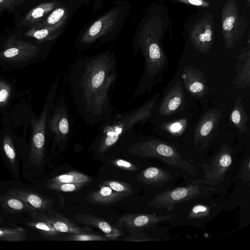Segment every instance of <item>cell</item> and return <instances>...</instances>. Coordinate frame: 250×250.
Masks as SVG:
<instances>
[{"label":"cell","instance_id":"cell-21","mask_svg":"<svg viewBox=\"0 0 250 250\" xmlns=\"http://www.w3.org/2000/svg\"><path fill=\"white\" fill-rule=\"evenodd\" d=\"M237 60L234 84L243 89L249 87L250 84V56L248 50L236 57Z\"/></svg>","mask_w":250,"mask_h":250},{"label":"cell","instance_id":"cell-27","mask_svg":"<svg viewBox=\"0 0 250 250\" xmlns=\"http://www.w3.org/2000/svg\"><path fill=\"white\" fill-rule=\"evenodd\" d=\"M92 181L91 178L88 175L80 172L72 170L68 173L55 176L48 182L67 183H88Z\"/></svg>","mask_w":250,"mask_h":250},{"label":"cell","instance_id":"cell-23","mask_svg":"<svg viewBox=\"0 0 250 250\" xmlns=\"http://www.w3.org/2000/svg\"><path fill=\"white\" fill-rule=\"evenodd\" d=\"M70 16L69 8L63 3L53 10L36 25L47 27L65 26Z\"/></svg>","mask_w":250,"mask_h":250},{"label":"cell","instance_id":"cell-38","mask_svg":"<svg viewBox=\"0 0 250 250\" xmlns=\"http://www.w3.org/2000/svg\"><path fill=\"white\" fill-rule=\"evenodd\" d=\"M123 240L131 242H143L158 241L159 240L149 237L146 235V234L140 231L130 233V235L125 238Z\"/></svg>","mask_w":250,"mask_h":250},{"label":"cell","instance_id":"cell-40","mask_svg":"<svg viewBox=\"0 0 250 250\" xmlns=\"http://www.w3.org/2000/svg\"><path fill=\"white\" fill-rule=\"evenodd\" d=\"M23 2V0H0V12L13 8L16 4Z\"/></svg>","mask_w":250,"mask_h":250},{"label":"cell","instance_id":"cell-39","mask_svg":"<svg viewBox=\"0 0 250 250\" xmlns=\"http://www.w3.org/2000/svg\"><path fill=\"white\" fill-rule=\"evenodd\" d=\"M250 160L248 157L245 161L242 168L241 177L244 182H246L250 180Z\"/></svg>","mask_w":250,"mask_h":250},{"label":"cell","instance_id":"cell-16","mask_svg":"<svg viewBox=\"0 0 250 250\" xmlns=\"http://www.w3.org/2000/svg\"><path fill=\"white\" fill-rule=\"evenodd\" d=\"M49 128L58 141H65L69 132L68 115L64 104L55 110L49 122Z\"/></svg>","mask_w":250,"mask_h":250},{"label":"cell","instance_id":"cell-2","mask_svg":"<svg viewBox=\"0 0 250 250\" xmlns=\"http://www.w3.org/2000/svg\"><path fill=\"white\" fill-rule=\"evenodd\" d=\"M159 97L158 93L155 94L140 107L107 124L103 130L98 152L101 153L105 152L128 130L136 124L147 119L151 116Z\"/></svg>","mask_w":250,"mask_h":250},{"label":"cell","instance_id":"cell-32","mask_svg":"<svg viewBox=\"0 0 250 250\" xmlns=\"http://www.w3.org/2000/svg\"><path fill=\"white\" fill-rule=\"evenodd\" d=\"M109 239L103 236L91 232L81 234H70L65 239L67 241H105Z\"/></svg>","mask_w":250,"mask_h":250},{"label":"cell","instance_id":"cell-6","mask_svg":"<svg viewBox=\"0 0 250 250\" xmlns=\"http://www.w3.org/2000/svg\"><path fill=\"white\" fill-rule=\"evenodd\" d=\"M232 149L229 145H224L209 164L201 163L205 174V179L202 180L204 183L215 185L224 180L232 164Z\"/></svg>","mask_w":250,"mask_h":250},{"label":"cell","instance_id":"cell-41","mask_svg":"<svg viewBox=\"0 0 250 250\" xmlns=\"http://www.w3.org/2000/svg\"><path fill=\"white\" fill-rule=\"evenodd\" d=\"M107 0H95L94 5L92 12H95L98 10L100 9L104 4V1Z\"/></svg>","mask_w":250,"mask_h":250},{"label":"cell","instance_id":"cell-35","mask_svg":"<svg viewBox=\"0 0 250 250\" xmlns=\"http://www.w3.org/2000/svg\"><path fill=\"white\" fill-rule=\"evenodd\" d=\"M100 185L107 186L117 192H128L131 194L134 193L132 186L128 183L115 180H106L102 182Z\"/></svg>","mask_w":250,"mask_h":250},{"label":"cell","instance_id":"cell-29","mask_svg":"<svg viewBox=\"0 0 250 250\" xmlns=\"http://www.w3.org/2000/svg\"><path fill=\"white\" fill-rule=\"evenodd\" d=\"M86 184L85 183H67L48 182L45 186L49 189L58 191L72 192L80 190Z\"/></svg>","mask_w":250,"mask_h":250},{"label":"cell","instance_id":"cell-10","mask_svg":"<svg viewBox=\"0 0 250 250\" xmlns=\"http://www.w3.org/2000/svg\"><path fill=\"white\" fill-rule=\"evenodd\" d=\"M0 57L12 62H22L36 56L40 51L38 46L11 36L5 43Z\"/></svg>","mask_w":250,"mask_h":250},{"label":"cell","instance_id":"cell-24","mask_svg":"<svg viewBox=\"0 0 250 250\" xmlns=\"http://www.w3.org/2000/svg\"><path fill=\"white\" fill-rule=\"evenodd\" d=\"M229 120L240 132L245 133L248 131L247 124L249 120V117L245 110L241 95L238 96L234 101Z\"/></svg>","mask_w":250,"mask_h":250},{"label":"cell","instance_id":"cell-19","mask_svg":"<svg viewBox=\"0 0 250 250\" xmlns=\"http://www.w3.org/2000/svg\"><path fill=\"white\" fill-rule=\"evenodd\" d=\"M55 216H43L42 219L47 221L53 228L61 233L69 234H81L91 232V229L87 226L81 227L77 225L70 219L58 214Z\"/></svg>","mask_w":250,"mask_h":250},{"label":"cell","instance_id":"cell-12","mask_svg":"<svg viewBox=\"0 0 250 250\" xmlns=\"http://www.w3.org/2000/svg\"><path fill=\"white\" fill-rule=\"evenodd\" d=\"M185 95L182 83L178 81L167 91L159 108L162 116H169L185 108Z\"/></svg>","mask_w":250,"mask_h":250},{"label":"cell","instance_id":"cell-30","mask_svg":"<svg viewBox=\"0 0 250 250\" xmlns=\"http://www.w3.org/2000/svg\"><path fill=\"white\" fill-rule=\"evenodd\" d=\"M28 225L44 236H54L59 235L61 233L56 230L48 222L43 219L41 221L29 222Z\"/></svg>","mask_w":250,"mask_h":250},{"label":"cell","instance_id":"cell-7","mask_svg":"<svg viewBox=\"0 0 250 250\" xmlns=\"http://www.w3.org/2000/svg\"><path fill=\"white\" fill-rule=\"evenodd\" d=\"M222 108L211 109L202 116L193 132L194 145L197 150H204L208 146L222 117Z\"/></svg>","mask_w":250,"mask_h":250},{"label":"cell","instance_id":"cell-8","mask_svg":"<svg viewBox=\"0 0 250 250\" xmlns=\"http://www.w3.org/2000/svg\"><path fill=\"white\" fill-rule=\"evenodd\" d=\"M173 214L157 216L155 213L126 214L119 218L115 227L126 229L130 233L154 227L156 224L170 220Z\"/></svg>","mask_w":250,"mask_h":250},{"label":"cell","instance_id":"cell-34","mask_svg":"<svg viewBox=\"0 0 250 250\" xmlns=\"http://www.w3.org/2000/svg\"><path fill=\"white\" fill-rule=\"evenodd\" d=\"M23 229H0V238L3 240L19 241L23 240L24 233Z\"/></svg>","mask_w":250,"mask_h":250},{"label":"cell","instance_id":"cell-9","mask_svg":"<svg viewBox=\"0 0 250 250\" xmlns=\"http://www.w3.org/2000/svg\"><path fill=\"white\" fill-rule=\"evenodd\" d=\"M47 117L44 108L39 119L31 120L32 133L29 153L30 162L37 166L41 165L44 158L45 125Z\"/></svg>","mask_w":250,"mask_h":250},{"label":"cell","instance_id":"cell-15","mask_svg":"<svg viewBox=\"0 0 250 250\" xmlns=\"http://www.w3.org/2000/svg\"><path fill=\"white\" fill-rule=\"evenodd\" d=\"M132 194L128 192H117L105 185H99V188L87 195L85 201L89 203L109 205L122 201Z\"/></svg>","mask_w":250,"mask_h":250},{"label":"cell","instance_id":"cell-22","mask_svg":"<svg viewBox=\"0 0 250 250\" xmlns=\"http://www.w3.org/2000/svg\"><path fill=\"white\" fill-rule=\"evenodd\" d=\"M12 196L17 197L36 210L45 209L50 207L53 200L44 197L35 192L26 189H16L12 191Z\"/></svg>","mask_w":250,"mask_h":250},{"label":"cell","instance_id":"cell-20","mask_svg":"<svg viewBox=\"0 0 250 250\" xmlns=\"http://www.w3.org/2000/svg\"><path fill=\"white\" fill-rule=\"evenodd\" d=\"M62 4L57 0L42 3L32 9L25 15L20 25L33 26L42 21L53 10Z\"/></svg>","mask_w":250,"mask_h":250},{"label":"cell","instance_id":"cell-1","mask_svg":"<svg viewBox=\"0 0 250 250\" xmlns=\"http://www.w3.org/2000/svg\"><path fill=\"white\" fill-rule=\"evenodd\" d=\"M114 56L105 52L80 59L72 67L70 82L80 113L91 125L107 119L111 112L109 92L116 77Z\"/></svg>","mask_w":250,"mask_h":250},{"label":"cell","instance_id":"cell-17","mask_svg":"<svg viewBox=\"0 0 250 250\" xmlns=\"http://www.w3.org/2000/svg\"><path fill=\"white\" fill-rule=\"evenodd\" d=\"M213 30L211 26L202 22L194 29L190 40L194 47L203 54H208L213 42Z\"/></svg>","mask_w":250,"mask_h":250},{"label":"cell","instance_id":"cell-25","mask_svg":"<svg viewBox=\"0 0 250 250\" xmlns=\"http://www.w3.org/2000/svg\"><path fill=\"white\" fill-rule=\"evenodd\" d=\"M217 205L214 203L211 205L206 203H196L189 209L187 215L188 223H191V225L198 221L203 219H210L211 215H214L217 209H215Z\"/></svg>","mask_w":250,"mask_h":250},{"label":"cell","instance_id":"cell-36","mask_svg":"<svg viewBox=\"0 0 250 250\" xmlns=\"http://www.w3.org/2000/svg\"><path fill=\"white\" fill-rule=\"evenodd\" d=\"M114 166L122 169L128 171H136L139 168L136 165L128 161L122 159H115L109 162Z\"/></svg>","mask_w":250,"mask_h":250},{"label":"cell","instance_id":"cell-18","mask_svg":"<svg viewBox=\"0 0 250 250\" xmlns=\"http://www.w3.org/2000/svg\"><path fill=\"white\" fill-rule=\"evenodd\" d=\"M171 179L172 175L168 171L160 167H150L138 174L137 181L146 185L161 188L163 183Z\"/></svg>","mask_w":250,"mask_h":250},{"label":"cell","instance_id":"cell-4","mask_svg":"<svg viewBox=\"0 0 250 250\" xmlns=\"http://www.w3.org/2000/svg\"><path fill=\"white\" fill-rule=\"evenodd\" d=\"M218 191L212 187L206 186L202 180L191 181L186 186L165 190L157 194L148 206L166 208L171 211L178 204L199 197L205 198Z\"/></svg>","mask_w":250,"mask_h":250},{"label":"cell","instance_id":"cell-33","mask_svg":"<svg viewBox=\"0 0 250 250\" xmlns=\"http://www.w3.org/2000/svg\"><path fill=\"white\" fill-rule=\"evenodd\" d=\"M187 119H182L168 123L163 124L161 128L165 129L173 134H182L187 126Z\"/></svg>","mask_w":250,"mask_h":250},{"label":"cell","instance_id":"cell-37","mask_svg":"<svg viewBox=\"0 0 250 250\" xmlns=\"http://www.w3.org/2000/svg\"><path fill=\"white\" fill-rule=\"evenodd\" d=\"M11 89L6 82L0 81V107L5 105L10 96Z\"/></svg>","mask_w":250,"mask_h":250},{"label":"cell","instance_id":"cell-11","mask_svg":"<svg viewBox=\"0 0 250 250\" xmlns=\"http://www.w3.org/2000/svg\"><path fill=\"white\" fill-rule=\"evenodd\" d=\"M185 90L198 98L204 97L208 92V87L203 72L191 65L185 66L181 74Z\"/></svg>","mask_w":250,"mask_h":250},{"label":"cell","instance_id":"cell-28","mask_svg":"<svg viewBox=\"0 0 250 250\" xmlns=\"http://www.w3.org/2000/svg\"><path fill=\"white\" fill-rule=\"evenodd\" d=\"M3 201L4 207L12 211H26L32 214L36 213L35 208L17 197L6 196Z\"/></svg>","mask_w":250,"mask_h":250},{"label":"cell","instance_id":"cell-13","mask_svg":"<svg viewBox=\"0 0 250 250\" xmlns=\"http://www.w3.org/2000/svg\"><path fill=\"white\" fill-rule=\"evenodd\" d=\"M78 223L87 226H92L99 229L104 235L110 240H116L124 234L123 230L113 226L105 220L87 213H79L74 216Z\"/></svg>","mask_w":250,"mask_h":250},{"label":"cell","instance_id":"cell-5","mask_svg":"<svg viewBox=\"0 0 250 250\" xmlns=\"http://www.w3.org/2000/svg\"><path fill=\"white\" fill-rule=\"evenodd\" d=\"M123 5L118 3L90 24L80 35L79 40L81 44L88 45L100 39L103 41L111 33L118 31L127 13H125L126 11L123 10Z\"/></svg>","mask_w":250,"mask_h":250},{"label":"cell","instance_id":"cell-3","mask_svg":"<svg viewBox=\"0 0 250 250\" xmlns=\"http://www.w3.org/2000/svg\"><path fill=\"white\" fill-rule=\"evenodd\" d=\"M135 155L144 157L156 158L167 165L181 168L191 175L197 173V169L183 159L175 146L158 140H148L136 143L128 149Z\"/></svg>","mask_w":250,"mask_h":250},{"label":"cell","instance_id":"cell-14","mask_svg":"<svg viewBox=\"0 0 250 250\" xmlns=\"http://www.w3.org/2000/svg\"><path fill=\"white\" fill-rule=\"evenodd\" d=\"M224 8L222 12V31L226 47L230 49L234 46L238 39L236 31L238 26V16L234 7Z\"/></svg>","mask_w":250,"mask_h":250},{"label":"cell","instance_id":"cell-42","mask_svg":"<svg viewBox=\"0 0 250 250\" xmlns=\"http://www.w3.org/2000/svg\"><path fill=\"white\" fill-rule=\"evenodd\" d=\"M185 1L190 4L196 6H207L206 3H204L202 0H184Z\"/></svg>","mask_w":250,"mask_h":250},{"label":"cell","instance_id":"cell-31","mask_svg":"<svg viewBox=\"0 0 250 250\" xmlns=\"http://www.w3.org/2000/svg\"><path fill=\"white\" fill-rule=\"evenodd\" d=\"M2 146L6 157L14 170L16 169V155L12 138L6 135L2 140Z\"/></svg>","mask_w":250,"mask_h":250},{"label":"cell","instance_id":"cell-26","mask_svg":"<svg viewBox=\"0 0 250 250\" xmlns=\"http://www.w3.org/2000/svg\"><path fill=\"white\" fill-rule=\"evenodd\" d=\"M65 26L47 27L35 25L24 34V36L35 38L40 41H48L58 37L63 31Z\"/></svg>","mask_w":250,"mask_h":250}]
</instances>
